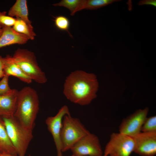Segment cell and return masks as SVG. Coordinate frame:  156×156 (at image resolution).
Segmentation results:
<instances>
[{"label":"cell","instance_id":"cell-1","mask_svg":"<svg viewBox=\"0 0 156 156\" xmlns=\"http://www.w3.org/2000/svg\"><path fill=\"white\" fill-rule=\"evenodd\" d=\"M99 87L94 74L76 70L72 72L66 77L64 85L63 93L72 102L86 105L97 97Z\"/></svg>","mask_w":156,"mask_h":156},{"label":"cell","instance_id":"cell-2","mask_svg":"<svg viewBox=\"0 0 156 156\" xmlns=\"http://www.w3.org/2000/svg\"><path fill=\"white\" fill-rule=\"evenodd\" d=\"M39 101L35 90L29 86L18 91L14 117L25 128L33 130L39 110Z\"/></svg>","mask_w":156,"mask_h":156},{"label":"cell","instance_id":"cell-3","mask_svg":"<svg viewBox=\"0 0 156 156\" xmlns=\"http://www.w3.org/2000/svg\"><path fill=\"white\" fill-rule=\"evenodd\" d=\"M1 117L18 156H25L33 138L32 131L25 128L14 116Z\"/></svg>","mask_w":156,"mask_h":156},{"label":"cell","instance_id":"cell-4","mask_svg":"<svg viewBox=\"0 0 156 156\" xmlns=\"http://www.w3.org/2000/svg\"><path fill=\"white\" fill-rule=\"evenodd\" d=\"M12 57L23 71L32 80L41 84L46 82L45 73L39 66L33 52L27 49L18 48Z\"/></svg>","mask_w":156,"mask_h":156},{"label":"cell","instance_id":"cell-5","mask_svg":"<svg viewBox=\"0 0 156 156\" xmlns=\"http://www.w3.org/2000/svg\"><path fill=\"white\" fill-rule=\"evenodd\" d=\"M90 132L78 118L66 115L63 118L61 133L62 152L70 150L83 136Z\"/></svg>","mask_w":156,"mask_h":156},{"label":"cell","instance_id":"cell-6","mask_svg":"<svg viewBox=\"0 0 156 156\" xmlns=\"http://www.w3.org/2000/svg\"><path fill=\"white\" fill-rule=\"evenodd\" d=\"M133 137L120 133H113L105 146L103 155L107 156H130L133 152Z\"/></svg>","mask_w":156,"mask_h":156},{"label":"cell","instance_id":"cell-7","mask_svg":"<svg viewBox=\"0 0 156 156\" xmlns=\"http://www.w3.org/2000/svg\"><path fill=\"white\" fill-rule=\"evenodd\" d=\"M70 150L73 155L79 156H101L103 154L99 138L90 132L78 140Z\"/></svg>","mask_w":156,"mask_h":156},{"label":"cell","instance_id":"cell-8","mask_svg":"<svg viewBox=\"0 0 156 156\" xmlns=\"http://www.w3.org/2000/svg\"><path fill=\"white\" fill-rule=\"evenodd\" d=\"M148 111L147 107L139 109L125 118L119 127V132L132 137L140 133Z\"/></svg>","mask_w":156,"mask_h":156},{"label":"cell","instance_id":"cell-9","mask_svg":"<svg viewBox=\"0 0 156 156\" xmlns=\"http://www.w3.org/2000/svg\"><path fill=\"white\" fill-rule=\"evenodd\" d=\"M70 114L68 106L64 105L59 110L54 116L47 117L45 123L47 128L52 135L57 152V156H63L61 139L62 120L64 116Z\"/></svg>","mask_w":156,"mask_h":156},{"label":"cell","instance_id":"cell-10","mask_svg":"<svg viewBox=\"0 0 156 156\" xmlns=\"http://www.w3.org/2000/svg\"><path fill=\"white\" fill-rule=\"evenodd\" d=\"M133 152L141 156H154L156 154V132H141L133 137Z\"/></svg>","mask_w":156,"mask_h":156},{"label":"cell","instance_id":"cell-11","mask_svg":"<svg viewBox=\"0 0 156 156\" xmlns=\"http://www.w3.org/2000/svg\"><path fill=\"white\" fill-rule=\"evenodd\" d=\"M0 37V48L14 44H23L29 40L25 35L15 31L12 27L5 26L2 29Z\"/></svg>","mask_w":156,"mask_h":156},{"label":"cell","instance_id":"cell-12","mask_svg":"<svg viewBox=\"0 0 156 156\" xmlns=\"http://www.w3.org/2000/svg\"><path fill=\"white\" fill-rule=\"evenodd\" d=\"M18 92L13 89L10 94L0 96V116H14L16 109Z\"/></svg>","mask_w":156,"mask_h":156},{"label":"cell","instance_id":"cell-13","mask_svg":"<svg viewBox=\"0 0 156 156\" xmlns=\"http://www.w3.org/2000/svg\"><path fill=\"white\" fill-rule=\"evenodd\" d=\"M3 70L5 74L16 77L27 83H31L32 80L21 69L14 61L12 56L9 55L3 57Z\"/></svg>","mask_w":156,"mask_h":156},{"label":"cell","instance_id":"cell-14","mask_svg":"<svg viewBox=\"0 0 156 156\" xmlns=\"http://www.w3.org/2000/svg\"><path fill=\"white\" fill-rule=\"evenodd\" d=\"M8 15L16 17L25 21L27 23L31 25V22L28 18V12L26 0H17L10 8Z\"/></svg>","mask_w":156,"mask_h":156},{"label":"cell","instance_id":"cell-15","mask_svg":"<svg viewBox=\"0 0 156 156\" xmlns=\"http://www.w3.org/2000/svg\"><path fill=\"white\" fill-rule=\"evenodd\" d=\"M0 152L17 155L1 117H0Z\"/></svg>","mask_w":156,"mask_h":156},{"label":"cell","instance_id":"cell-16","mask_svg":"<svg viewBox=\"0 0 156 156\" xmlns=\"http://www.w3.org/2000/svg\"><path fill=\"white\" fill-rule=\"evenodd\" d=\"M12 28L16 32L25 35L29 40H34L36 36L32 25L27 23L19 18H16V21Z\"/></svg>","mask_w":156,"mask_h":156},{"label":"cell","instance_id":"cell-17","mask_svg":"<svg viewBox=\"0 0 156 156\" xmlns=\"http://www.w3.org/2000/svg\"><path fill=\"white\" fill-rule=\"evenodd\" d=\"M120 1V0H82L80 10L84 9H96Z\"/></svg>","mask_w":156,"mask_h":156},{"label":"cell","instance_id":"cell-18","mask_svg":"<svg viewBox=\"0 0 156 156\" xmlns=\"http://www.w3.org/2000/svg\"><path fill=\"white\" fill-rule=\"evenodd\" d=\"M82 0H62L60 2L53 4L55 6H63L69 10L70 15H74L77 12L80 11Z\"/></svg>","mask_w":156,"mask_h":156},{"label":"cell","instance_id":"cell-19","mask_svg":"<svg viewBox=\"0 0 156 156\" xmlns=\"http://www.w3.org/2000/svg\"><path fill=\"white\" fill-rule=\"evenodd\" d=\"M54 21L55 25L58 29L67 31L71 37H72L69 30L70 21L67 17L59 15L55 18Z\"/></svg>","mask_w":156,"mask_h":156},{"label":"cell","instance_id":"cell-20","mask_svg":"<svg viewBox=\"0 0 156 156\" xmlns=\"http://www.w3.org/2000/svg\"><path fill=\"white\" fill-rule=\"evenodd\" d=\"M141 131L145 132H156V116L147 117L142 127Z\"/></svg>","mask_w":156,"mask_h":156},{"label":"cell","instance_id":"cell-21","mask_svg":"<svg viewBox=\"0 0 156 156\" xmlns=\"http://www.w3.org/2000/svg\"><path fill=\"white\" fill-rule=\"evenodd\" d=\"M5 11H0V29L5 26L12 27L16 21V18L7 15Z\"/></svg>","mask_w":156,"mask_h":156},{"label":"cell","instance_id":"cell-22","mask_svg":"<svg viewBox=\"0 0 156 156\" xmlns=\"http://www.w3.org/2000/svg\"><path fill=\"white\" fill-rule=\"evenodd\" d=\"M9 76L5 75L0 81V96L10 94L13 90V89H11L9 85Z\"/></svg>","mask_w":156,"mask_h":156},{"label":"cell","instance_id":"cell-23","mask_svg":"<svg viewBox=\"0 0 156 156\" xmlns=\"http://www.w3.org/2000/svg\"><path fill=\"white\" fill-rule=\"evenodd\" d=\"M139 5H151L156 6V0H144L140 1L138 3Z\"/></svg>","mask_w":156,"mask_h":156},{"label":"cell","instance_id":"cell-24","mask_svg":"<svg viewBox=\"0 0 156 156\" xmlns=\"http://www.w3.org/2000/svg\"><path fill=\"white\" fill-rule=\"evenodd\" d=\"M5 75L3 70V57L0 56V78H3Z\"/></svg>","mask_w":156,"mask_h":156},{"label":"cell","instance_id":"cell-25","mask_svg":"<svg viewBox=\"0 0 156 156\" xmlns=\"http://www.w3.org/2000/svg\"><path fill=\"white\" fill-rule=\"evenodd\" d=\"M0 156H18V155H12L7 153H1Z\"/></svg>","mask_w":156,"mask_h":156},{"label":"cell","instance_id":"cell-26","mask_svg":"<svg viewBox=\"0 0 156 156\" xmlns=\"http://www.w3.org/2000/svg\"><path fill=\"white\" fill-rule=\"evenodd\" d=\"M3 32V29H0V37L2 35Z\"/></svg>","mask_w":156,"mask_h":156},{"label":"cell","instance_id":"cell-27","mask_svg":"<svg viewBox=\"0 0 156 156\" xmlns=\"http://www.w3.org/2000/svg\"><path fill=\"white\" fill-rule=\"evenodd\" d=\"M70 156H77V155H72ZM106 156V155H103L102 156Z\"/></svg>","mask_w":156,"mask_h":156},{"label":"cell","instance_id":"cell-28","mask_svg":"<svg viewBox=\"0 0 156 156\" xmlns=\"http://www.w3.org/2000/svg\"><path fill=\"white\" fill-rule=\"evenodd\" d=\"M28 156H31L30 155H29Z\"/></svg>","mask_w":156,"mask_h":156},{"label":"cell","instance_id":"cell-29","mask_svg":"<svg viewBox=\"0 0 156 156\" xmlns=\"http://www.w3.org/2000/svg\"><path fill=\"white\" fill-rule=\"evenodd\" d=\"M1 153L0 152V154H1Z\"/></svg>","mask_w":156,"mask_h":156},{"label":"cell","instance_id":"cell-30","mask_svg":"<svg viewBox=\"0 0 156 156\" xmlns=\"http://www.w3.org/2000/svg\"><path fill=\"white\" fill-rule=\"evenodd\" d=\"M1 117V116H0V117Z\"/></svg>","mask_w":156,"mask_h":156}]
</instances>
